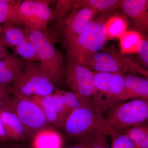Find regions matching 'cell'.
Listing matches in <instances>:
<instances>
[{
	"label": "cell",
	"mask_w": 148,
	"mask_h": 148,
	"mask_svg": "<svg viewBox=\"0 0 148 148\" xmlns=\"http://www.w3.org/2000/svg\"><path fill=\"white\" fill-rule=\"evenodd\" d=\"M29 40L36 49L42 69L52 80L55 86L64 84L65 70L63 54L56 49L54 42L46 32L24 26Z\"/></svg>",
	"instance_id": "cell-1"
},
{
	"label": "cell",
	"mask_w": 148,
	"mask_h": 148,
	"mask_svg": "<svg viewBox=\"0 0 148 148\" xmlns=\"http://www.w3.org/2000/svg\"><path fill=\"white\" fill-rule=\"evenodd\" d=\"M106 117L91 99L72 112L64 122V130L68 135L81 140L101 132H105Z\"/></svg>",
	"instance_id": "cell-2"
},
{
	"label": "cell",
	"mask_w": 148,
	"mask_h": 148,
	"mask_svg": "<svg viewBox=\"0 0 148 148\" xmlns=\"http://www.w3.org/2000/svg\"><path fill=\"white\" fill-rule=\"evenodd\" d=\"M91 71L103 73L125 74L127 71L138 73L148 78L146 69L136 64L114 47L108 51H96L85 53L75 61Z\"/></svg>",
	"instance_id": "cell-3"
},
{
	"label": "cell",
	"mask_w": 148,
	"mask_h": 148,
	"mask_svg": "<svg viewBox=\"0 0 148 148\" xmlns=\"http://www.w3.org/2000/svg\"><path fill=\"white\" fill-rule=\"evenodd\" d=\"M110 14L102 13L93 18L81 34L68 45L65 48L68 61H75L85 53L99 51L104 47L108 40L105 24Z\"/></svg>",
	"instance_id": "cell-4"
},
{
	"label": "cell",
	"mask_w": 148,
	"mask_h": 148,
	"mask_svg": "<svg viewBox=\"0 0 148 148\" xmlns=\"http://www.w3.org/2000/svg\"><path fill=\"white\" fill-rule=\"evenodd\" d=\"M148 119V101L137 99L119 103L109 110L106 117L105 131H122L129 127L145 124Z\"/></svg>",
	"instance_id": "cell-5"
},
{
	"label": "cell",
	"mask_w": 148,
	"mask_h": 148,
	"mask_svg": "<svg viewBox=\"0 0 148 148\" xmlns=\"http://www.w3.org/2000/svg\"><path fill=\"white\" fill-rule=\"evenodd\" d=\"M12 94L30 98L52 93L55 86L39 62H27L22 73L11 85Z\"/></svg>",
	"instance_id": "cell-6"
},
{
	"label": "cell",
	"mask_w": 148,
	"mask_h": 148,
	"mask_svg": "<svg viewBox=\"0 0 148 148\" xmlns=\"http://www.w3.org/2000/svg\"><path fill=\"white\" fill-rule=\"evenodd\" d=\"M98 12L93 9L82 8L73 11L57 19L54 28L47 33L53 42L59 41L65 48L75 39L95 17Z\"/></svg>",
	"instance_id": "cell-7"
},
{
	"label": "cell",
	"mask_w": 148,
	"mask_h": 148,
	"mask_svg": "<svg viewBox=\"0 0 148 148\" xmlns=\"http://www.w3.org/2000/svg\"><path fill=\"white\" fill-rule=\"evenodd\" d=\"M125 74L93 71L95 92L92 101L101 110H110L121 102Z\"/></svg>",
	"instance_id": "cell-8"
},
{
	"label": "cell",
	"mask_w": 148,
	"mask_h": 148,
	"mask_svg": "<svg viewBox=\"0 0 148 148\" xmlns=\"http://www.w3.org/2000/svg\"><path fill=\"white\" fill-rule=\"evenodd\" d=\"M3 107L14 114L29 135L49 124L41 109L30 98L12 94Z\"/></svg>",
	"instance_id": "cell-9"
},
{
	"label": "cell",
	"mask_w": 148,
	"mask_h": 148,
	"mask_svg": "<svg viewBox=\"0 0 148 148\" xmlns=\"http://www.w3.org/2000/svg\"><path fill=\"white\" fill-rule=\"evenodd\" d=\"M50 1H21L18 12L24 26L46 32L49 22L53 18V10L49 7Z\"/></svg>",
	"instance_id": "cell-10"
},
{
	"label": "cell",
	"mask_w": 148,
	"mask_h": 148,
	"mask_svg": "<svg viewBox=\"0 0 148 148\" xmlns=\"http://www.w3.org/2000/svg\"><path fill=\"white\" fill-rule=\"evenodd\" d=\"M92 76V71L76 62L68 61L65 66L64 83L85 98L92 99L94 95Z\"/></svg>",
	"instance_id": "cell-11"
},
{
	"label": "cell",
	"mask_w": 148,
	"mask_h": 148,
	"mask_svg": "<svg viewBox=\"0 0 148 148\" xmlns=\"http://www.w3.org/2000/svg\"><path fill=\"white\" fill-rule=\"evenodd\" d=\"M27 61L8 52L0 59V84H12L22 73Z\"/></svg>",
	"instance_id": "cell-12"
},
{
	"label": "cell",
	"mask_w": 148,
	"mask_h": 148,
	"mask_svg": "<svg viewBox=\"0 0 148 148\" xmlns=\"http://www.w3.org/2000/svg\"><path fill=\"white\" fill-rule=\"evenodd\" d=\"M120 8L132 18L140 30L144 32H147V0H122Z\"/></svg>",
	"instance_id": "cell-13"
},
{
	"label": "cell",
	"mask_w": 148,
	"mask_h": 148,
	"mask_svg": "<svg viewBox=\"0 0 148 148\" xmlns=\"http://www.w3.org/2000/svg\"><path fill=\"white\" fill-rule=\"evenodd\" d=\"M133 98L148 101V78L141 77L135 75L125 76L124 88L121 101Z\"/></svg>",
	"instance_id": "cell-14"
},
{
	"label": "cell",
	"mask_w": 148,
	"mask_h": 148,
	"mask_svg": "<svg viewBox=\"0 0 148 148\" xmlns=\"http://www.w3.org/2000/svg\"><path fill=\"white\" fill-rule=\"evenodd\" d=\"M0 117L9 140L18 141L27 139L29 133L14 113L3 107L0 109Z\"/></svg>",
	"instance_id": "cell-15"
},
{
	"label": "cell",
	"mask_w": 148,
	"mask_h": 148,
	"mask_svg": "<svg viewBox=\"0 0 148 148\" xmlns=\"http://www.w3.org/2000/svg\"><path fill=\"white\" fill-rule=\"evenodd\" d=\"M121 2L120 0H73L71 1V10L88 8L102 13H111L120 8Z\"/></svg>",
	"instance_id": "cell-16"
},
{
	"label": "cell",
	"mask_w": 148,
	"mask_h": 148,
	"mask_svg": "<svg viewBox=\"0 0 148 148\" xmlns=\"http://www.w3.org/2000/svg\"><path fill=\"white\" fill-rule=\"evenodd\" d=\"M2 33L3 42L6 47L12 49L28 39L24 28L12 23L4 24Z\"/></svg>",
	"instance_id": "cell-17"
},
{
	"label": "cell",
	"mask_w": 148,
	"mask_h": 148,
	"mask_svg": "<svg viewBox=\"0 0 148 148\" xmlns=\"http://www.w3.org/2000/svg\"><path fill=\"white\" fill-rule=\"evenodd\" d=\"M21 1L0 0V24L12 23L17 26H24L18 12Z\"/></svg>",
	"instance_id": "cell-18"
},
{
	"label": "cell",
	"mask_w": 148,
	"mask_h": 148,
	"mask_svg": "<svg viewBox=\"0 0 148 148\" xmlns=\"http://www.w3.org/2000/svg\"><path fill=\"white\" fill-rule=\"evenodd\" d=\"M29 98L40 108L49 124L58 125V115L54 104L53 92L46 95H34Z\"/></svg>",
	"instance_id": "cell-19"
},
{
	"label": "cell",
	"mask_w": 148,
	"mask_h": 148,
	"mask_svg": "<svg viewBox=\"0 0 148 148\" xmlns=\"http://www.w3.org/2000/svg\"><path fill=\"white\" fill-rule=\"evenodd\" d=\"M119 38L121 53L125 55L138 53L143 38L139 32L126 30Z\"/></svg>",
	"instance_id": "cell-20"
},
{
	"label": "cell",
	"mask_w": 148,
	"mask_h": 148,
	"mask_svg": "<svg viewBox=\"0 0 148 148\" xmlns=\"http://www.w3.org/2000/svg\"><path fill=\"white\" fill-rule=\"evenodd\" d=\"M127 21L119 14L110 16L106 21L105 29L107 40L119 38L127 30Z\"/></svg>",
	"instance_id": "cell-21"
},
{
	"label": "cell",
	"mask_w": 148,
	"mask_h": 148,
	"mask_svg": "<svg viewBox=\"0 0 148 148\" xmlns=\"http://www.w3.org/2000/svg\"><path fill=\"white\" fill-rule=\"evenodd\" d=\"M138 148H148L147 125H135L125 130L124 132Z\"/></svg>",
	"instance_id": "cell-22"
},
{
	"label": "cell",
	"mask_w": 148,
	"mask_h": 148,
	"mask_svg": "<svg viewBox=\"0 0 148 148\" xmlns=\"http://www.w3.org/2000/svg\"><path fill=\"white\" fill-rule=\"evenodd\" d=\"M14 53L27 62H39L36 49L32 42L28 39L13 49Z\"/></svg>",
	"instance_id": "cell-23"
},
{
	"label": "cell",
	"mask_w": 148,
	"mask_h": 148,
	"mask_svg": "<svg viewBox=\"0 0 148 148\" xmlns=\"http://www.w3.org/2000/svg\"><path fill=\"white\" fill-rule=\"evenodd\" d=\"M53 97L58 115V126H63L69 114L64 102L62 90L58 88H56L53 92Z\"/></svg>",
	"instance_id": "cell-24"
},
{
	"label": "cell",
	"mask_w": 148,
	"mask_h": 148,
	"mask_svg": "<svg viewBox=\"0 0 148 148\" xmlns=\"http://www.w3.org/2000/svg\"><path fill=\"white\" fill-rule=\"evenodd\" d=\"M111 138V148H138L127 135L121 131L110 130L108 132Z\"/></svg>",
	"instance_id": "cell-25"
},
{
	"label": "cell",
	"mask_w": 148,
	"mask_h": 148,
	"mask_svg": "<svg viewBox=\"0 0 148 148\" xmlns=\"http://www.w3.org/2000/svg\"><path fill=\"white\" fill-rule=\"evenodd\" d=\"M62 94L69 115L82 106L86 99H88L85 98L73 91L62 90Z\"/></svg>",
	"instance_id": "cell-26"
},
{
	"label": "cell",
	"mask_w": 148,
	"mask_h": 148,
	"mask_svg": "<svg viewBox=\"0 0 148 148\" xmlns=\"http://www.w3.org/2000/svg\"><path fill=\"white\" fill-rule=\"evenodd\" d=\"M71 11V1H58L55 9L53 11V18L59 19Z\"/></svg>",
	"instance_id": "cell-27"
},
{
	"label": "cell",
	"mask_w": 148,
	"mask_h": 148,
	"mask_svg": "<svg viewBox=\"0 0 148 148\" xmlns=\"http://www.w3.org/2000/svg\"><path fill=\"white\" fill-rule=\"evenodd\" d=\"M106 135L105 132H101L88 136L87 138L81 140L76 145L69 148H91L99 138L103 135Z\"/></svg>",
	"instance_id": "cell-28"
},
{
	"label": "cell",
	"mask_w": 148,
	"mask_h": 148,
	"mask_svg": "<svg viewBox=\"0 0 148 148\" xmlns=\"http://www.w3.org/2000/svg\"><path fill=\"white\" fill-rule=\"evenodd\" d=\"M11 85L0 84V109L4 107L8 99L12 94Z\"/></svg>",
	"instance_id": "cell-29"
},
{
	"label": "cell",
	"mask_w": 148,
	"mask_h": 148,
	"mask_svg": "<svg viewBox=\"0 0 148 148\" xmlns=\"http://www.w3.org/2000/svg\"><path fill=\"white\" fill-rule=\"evenodd\" d=\"M138 53L142 61L148 67V41L146 38L143 37L142 41L138 49Z\"/></svg>",
	"instance_id": "cell-30"
},
{
	"label": "cell",
	"mask_w": 148,
	"mask_h": 148,
	"mask_svg": "<svg viewBox=\"0 0 148 148\" xmlns=\"http://www.w3.org/2000/svg\"><path fill=\"white\" fill-rule=\"evenodd\" d=\"M107 135H104L99 138L91 148H110L106 139Z\"/></svg>",
	"instance_id": "cell-31"
},
{
	"label": "cell",
	"mask_w": 148,
	"mask_h": 148,
	"mask_svg": "<svg viewBox=\"0 0 148 148\" xmlns=\"http://www.w3.org/2000/svg\"><path fill=\"white\" fill-rule=\"evenodd\" d=\"M8 140V137L0 117V143L6 142Z\"/></svg>",
	"instance_id": "cell-32"
},
{
	"label": "cell",
	"mask_w": 148,
	"mask_h": 148,
	"mask_svg": "<svg viewBox=\"0 0 148 148\" xmlns=\"http://www.w3.org/2000/svg\"><path fill=\"white\" fill-rule=\"evenodd\" d=\"M8 51L6 49V47L4 44L1 33L0 34V59L4 57L8 53Z\"/></svg>",
	"instance_id": "cell-33"
},
{
	"label": "cell",
	"mask_w": 148,
	"mask_h": 148,
	"mask_svg": "<svg viewBox=\"0 0 148 148\" xmlns=\"http://www.w3.org/2000/svg\"><path fill=\"white\" fill-rule=\"evenodd\" d=\"M2 32V28L0 26V34H1Z\"/></svg>",
	"instance_id": "cell-34"
}]
</instances>
